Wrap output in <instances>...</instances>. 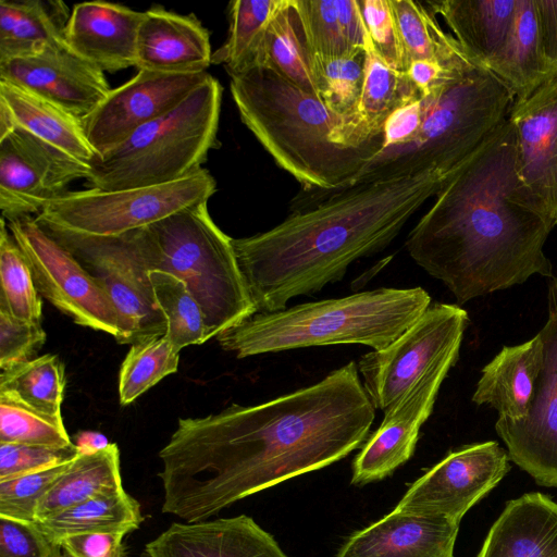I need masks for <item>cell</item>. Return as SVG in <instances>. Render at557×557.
I'll list each match as a JSON object with an SVG mask.
<instances>
[{"label": "cell", "instance_id": "6da1fadb", "mask_svg": "<svg viewBox=\"0 0 557 557\" xmlns=\"http://www.w3.org/2000/svg\"><path fill=\"white\" fill-rule=\"evenodd\" d=\"M374 418L355 361L259 405L180 418L159 451L161 510L186 522L207 520L346 457L367 438Z\"/></svg>", "mask_w": 557, "mask_h": 557}, {"label": "cell", "instance_id": "7a4b0ae2", "mask_svg": "<svg viewBox=\"0 0 557 557\" xmlns=\"http://www.w3.org/2000/svg\"><path fill=\"white\" fill-rule=\"evenodd\" d=\"M553 228L519 180L507 117L442 186L406 249L463 305L535 274L550 278L543 248Z\"/></svg>", "mask_w": 557, "mask_h": 557}, {"label": "cell", "instance_id": "3957f363", "mask_svg": "<svg viewBox=\"0 0 557 557\" xmlns=\"http://www.w3.org/2000/svg\"><path fill=\"white\" fill-rule=\"evenodd\" d=\"M450 177L438 171L313 193L273 228L233 238L257 312L286 308L341 281L356 260L383 250Z\"/></svg>", "mask_w": 557, "mask_h": 557}, {"label": "cell", "instance_id": "277c9868", "mask_svg": "<svg viewBox=\"0 0 557 557\" xmlns=\"http://www.w3.org/2000/svg\"><path fill=\"white\" fill-rule=\"evenodd\" d=\"M230 77L242 122L307 190L324 193L351 185L382 149L383 134L359 147L337 145L344 121L318 96L271 67L257 65Z\"/></svg>", "mask_w": 557, "mask_h": 557}, {"label": "cell", "instance_id": "5b68a950", "mask_svg": "<svg viewBox=\"0 0 557 557\" xmlns=\"http://www.w3.org/2000/svg\"><path fill=\"white\" fill-rule=\"evenodd\" d=\"M430 305L431 297L422 287H381L256 312L215 338L237 358L341 344L380 350L408 330Z\"/></svg>", "mask_w": 557, "mask_h": 557}, {"label": "cell", "instance_id": "8992f818", "mask_svg": "<svg viewBox=\"0 0 557 557\" xmlns=\"http://www.w3.org/2000/svg\"><path fill=\"white\" fill-rule=\"evenodd\" d=\"M424 99L423 119L409 144L374 158L352 184L430 170L451 177L507 119L513 102L509 89L479 64L456 74Z\"/></svg>", "mask_w": 557, "mask_h": 557}, {"label": "cell", "instance_id": "52a82bcc", "mask_svg": "<svg viewBox=\"0 0 557 557\" xmlns=\"http://www.w3.org/2000/svg\"><path fill=\"white\" fill-rule=\"evenodd\" d=\"M150 272L182 280L199 304L208 341L257 312L237 262L233 238L212 220L208 202L132 231Z\"/></svg>", "mask_w": 557, "mask_h": 557}, {"label": "cell", "instance_id": "ba28073f", "mask_svg": "<svg viewBox=\"0 0 557 557\" xmlns=\"http://www.w3.org/2000/svg\"><path fill=\"white\" fill-rule=\"evenodd\" d=\"M222 86L209 76L173 111L143 126L115 149L95 157L88 188L119 190L183 178L216 146Z\"/></svg>", "mask_w": 557, "mask_h": 557}, {"label": "cell", "instance_id": "9c48e42d", "mask_svg": "<svg viewBox=\"0 0 557 557\" xmlns=\"http://www.w3.org/2000/svg\"><path fill=\"white\" fill-rule=\"evenodd\" d=\"M215 191V180L201 168L162 185L66 191L49 202L35 220L83 235L117 236L144 228L190 206L208 202Z\"/></svg>", "mask_w": 557, "mask_h": 557}, {"label": "cell", "instance_id": "30bf717a", "mask_svg": "<svg viewBox=\"0 0 557 557\" xmlns=\"http://www.w3.org/2000/svg\"><path fill=\"white\" fill-rule=\"evenodd\" d=\"M468 324V312L459 305L431 304L391 345L363 355L358 371L374 408L385 412L431 377L447 375Z\"/></svg>", "mask_w": 557, "mask_h": 557}, {"label": "cell", "instance_id": "8fae6325", "mask_svg": "<svg viewBox=\"0 0 557 557\" xmlns=\"http://www.w3.org/2000/svg\"><path fill=\"white\" fill-rule=\"evenodd\" d=\"M39 225L78 260L108 295L119 314V344L165 333L166 323L154 299L150 270L132 232L89 236Z\"/></svg>", "mask_w": 557, "mask_h": 557}, {"label": "cell", "instance_id": "7c38bea8", "mask_svg": "<svg viewBox=\"0 0 557 557\" xmlns=\"http://www.w3.org/2000/svg\"><path fill=\"white\" fill-rule=\"evenodd\" d=\"M41 297L76 324L120 337L115 307L78 260L32 216L7 221Z\"/></svg>", "mask_w": 557, "mask_h": 557}, {"label": "cell", "instance_id": "4fadbf2b", "mask_svg": "<svg viewBox=\"0 0 557 557\" xmlns=\"http://www.w3.org/2000/svg\"><path fill=\"white\" fill-rule=\"evenodd\" d=\"M510 469L508 453L495 441L463 445L414 481L396 510L461 521Z\"/></svg>", "mask_w": 557, "mask_h": 557}, {"label": "cell", "instance_id": "5bb4252c", "mask_svg": "<svg viewBox=\"0 0 557 557\" xmlns=\"http://www.w3.org/2000/svg\"><path fill=\"white\" fill-rule=\"evenodd\" d=\"M89 164L16 127L0 139V210L12 221L42 209L86 180Z\"/></svg>", "mask_w": 557, "mask_h": 557}, {"label": "cell", "instance_id": "9a60e30c", "mask_svg": "<svg viewBox=\"0 0 557 557\" xmlns=\"http://www.w3.org/2000/svg\"><path fill=\"white\" fill-rule=\"evenodd\" d=\"M210 74H163L138 70L111 89L102 102L82 119L85 136L102 157L143 126L173 111Z\"/></svg>", "mask_w": 557, "mask_h": 557}, {"label": "cell", "instance_id": "2e32d148", "mask_svg": "<svg viewBox=\"0 0 557 557\" xmlns=\"http://www.w3.org/2000/svg\"><path fill=\"white\" fill-rule=\"evenodd\" d=\"M540 334L543 362L524 418H498L495 430L507 446L509 460L542 486L557 487V319H548Z\"/></svg>", "mask_w": 557, "mask_h": 557}, {"label": "cell", "instance_id": "e0dca14e", "mask_svg": "<svg viewBox=\"0 0 557 557\" xmlns=\"http://www.w3.org/2000/svg\"><path fill=\"white\" fill-rule=\"evenodd\" d=\"M0 79L37 94L81 120L111 90L104 72L75 53L65 40L0 62Z\"/></svg>", "mask_w": 557, "mask_h": 557}, {"label": "cell", "instance_id": "ac0fdd59", "mask_svg": "<svg viewBox=\"0 0 557 557\" xmlns=\"http://www.w3.org/2000/svg\"><path fill=\"white\" fill-rule=\"evenodd\" d=\"M508 120L516 136L517 173L523 187L557 225V75L523 99Z\"/></svg>", "mask_w": 557, "mask_h": 557}, {"label": "cell", "instance_id": "d6986e66", "mask_svg": "<svg viewBox=\"0 0 557 557\" xmlns=\"http://www.w3.org/2000/svg\"><path fill=\"white\" fill-rule=\"evenodd\" d=\"M148 557H287L251 517L174 522L146 544Z\"/></svg>", "mask_w": 557, "mask_h": 557}, {"label": "cell", "instance_id": "ffe728a7", "mask_svg": "<svg viewBox=\"0 0 557 557\" xmlns=\"http://www.w3.org/2000/svg\"><path fill=\"white\" fill-rule=\"evenodd\" d=\"M446 376L431 377L384 412L381 425L354 460L352 484L364 485L383 480L409 460L414 453L419 431L431 416Z\"/></svg>", "mask_w": 557, "mask_h": 557}, {"label": "cell", "instance_id": "44dd1931", "mask_svg": "<svg viewBox=\"0 0 557 557\" xmlns=\"http://www.w3.org/2000/svg\"><path fill=\"white\" fill-rule=\"evenodd\" d=\"M459 522L394 509L351 534L335 557H454Z\"/></svg>", "mask_w": 557, "mask_h": 557}, {"label": "cell", "instance_id": "7402d4cb", "mask_svg": "<svg viewBox=\"0 0 557 557\" xmlns=\"http://www.w3.org/2000/svg\"><path fill=\"white\" fill-rule=\"evenodd\" d=\"M144 12L106 1L77 3L71 11L65 42L103 72L136 66L137 36Z\"/></svg>", "mask_w": 557, "mask_h": 557}, {"label": "cell", "instance_id": "603a6c76", "mask_svg": "<svg viewBox=\"0 0 557 557\" xmlns=\"http://www.w3.org/2000/svg\"><path fill=\"white\" fill-rule=\"evenodd\" d=\"M210 36L194 15L156 5L144 12L136 67L163 74H198L212 63Z\"/></svg>", "mask_w": 557, "mask_h": 557}, {"label": "cell", "instance_id": "cb8c5ba5", "mask_svg": "<svg viewBox=\"0 0 557 557\" xmlns=\"http://www.w3.org/2000/svg\"><path fill=\"white\" fill-rule=\"evenodd\" d=\"M475 557H557V503L540 492L509 500Z\"/></svg>", "mask_w": 557, "mask_h": 557}, {"label": "cell", "instance_id": "d4e9b609", "mask_svg": "<svg viewBox=\"0 0 557 557\" xmlns=\"http://www.w3.org/2000/svg\"><path fill=\"white\" fill-rule=\"evenodd\" d=\"M543 362L540 332L515 346H504L482 369L472 395L476 405H488L499 417L517 421L525 417Z\"/></svg>", "mask_w": 557, "mask_h": 557}, {"label": "cell", "instance_id": "484cf974", "mask_svg": "<svg viewBox=\"0 0 557 557\" xmlns=\"http://www.w3.org/2000/svg\"><path fill=\"white\" fill-rule=\"evenodd\" d=\"M518 0L426 1L453 30L470 59L487 69L503 46L513 21Z\"/></svg>", "mask_w": 557, "mask_h": 557}, {"label": "cell", "instance_id": "4316f807", "mask_svg": "<svg viewBox=\"0 0 557 557\" xmlns=\"http://www.w3.org/2000/svg\"><path fill=\"white\" fill-rule=\"evenodd\" d=\"M0 100L10 109L16 127L85 163L97 156L85 136L82 120L58 104L2 79Z\"/></svg>", "mask_w": 557, "mask_h": 557}, {"label": "cell", "instance_id": "83f0119b", "mask_svg": "<svg viewBox=\"0 0 557 557\" xmlns=\"http://www.w3.org/2000/svg\"><path fill=\"white\" fill-rule=\"evenodd\" d=\"M487 70L509 89L513 100L528 97L553 78L540 48L534 0L517 1L510 30Z\"/></svg>", "mask_w": 557, "mask_h": 557}, {"label": "cell", "instance_id": "f1b7e54d", "mask_svg": "<svg viewBox=\"0 0 557 557\" xmlns=\"http://www.w3.org/2000/svg\"><path fill=\"white\" fill-rule=\"evenodd\" d=\"M123 488L120 450L115 443L97 453L78 454L38 502L35 521Z\"/></svg>", "mask_w": 557, "mask_h": 557}, {"label": "cell", "instance_id": "f546056e", "mask_svg": "<svg viewBox=\"0 0 557 557\" xmlns=\"http://www.w3.org/2000/svg\"><path fill=\"white\" fill-rule=\"evenodd\" d=\"M70 16L69 7L60 0H1L0 62L65 40Z\"/></svg>", "mask_w": 557, "mask_h": 557}, {"label": "cell", "instance_id": "4dcf8cb0", "mask_svg": "<svg viewBox=\"0 0 557 557\" xmlns=\"http://www.w3.org/2000/svg\"><path fill=\"white\" fill-rule=\"evenodd\" d=\"M314 51L297 0H280L265 29L259 65H265L301 90L318 96Z\"/></svg>", "mask_w": 557, "mask_h": 557}, {"label": "cell", "instance_id": "1f68e13d", "mask_svg": "<svg viewBox=\"0 0 557 557\" xmlns=\"http://www.w3.org/2000/svg\"><path fill=\"white\" fill-rule=\"evenodd\" d=\"M420 97L406 72L388 66L374 50L366 52L361 100L346 146L359 147L381 136L391 114Z\"/></svg>", "mask_w": 557, "mask_h": 557}, {"label": "cell", "instance_id": "d6a6232c", "mask_svg": "<svg viewBox=\"0 0 557 557\" xmlns=\"http://www.w3.org/2000/svg\"><path fill=\"white\" fill-rule=\"evenodd\" d=\"M405 57V72L414 60H433L448 70L474 63L455 37L446 34L435 13L421 1L389 0Z\"/></svg>", "mask_w": 557, "mask_h": 557}, {"label": "cell", "instance_id": "836d02e7", "mask_svg": "<svg viewBox=\"0 0 557 557\" xmlns=\"http://www.w3.org/2000/svg\"><path fill=\"white\" fill-rule=\"evenodd\" d=\"M144 521L139 503L125 490L91 498L41 521L40 529L53 542L66 536L96 532L137 530Z\"/></svg>", "mask_w": 557, "mask_h": 557}, {"label": "cell", "instance_id": "e575fe53", "mask_svg": "<svg viewBox=\"0 0 557 557\" xmlns=\"http://www.w3.org/2000/svg\"><path fill=\"white\" fill-rule=\"evenodd\" d=\"M65 384L64 363L59 356L47 354L2 370L0 399L63 420Z\"/></svg>", "mask_w": 557, "mask_h": 557}, {"label": "cell", "instance_id": "d590c367", "mask_svg": "<svg viewBox=\"0 0 557 557\" xmlns=\"http://www.w3.org/2000/svg\"><path fill=\"white\" fill-rule=\"evenodd\" d=\"M280 0H235L228 3V33L212 53V63L222 64L230 76L260 63L268 24Z\"/></svg>", "mask_w": 557, "mask_h": 557}, {"label": "cell", "instance_id": "8d00e7d4", "mask_svg": "<svg viewBox=\"0 0 557 557\" xmlns=\"http://www.w3.org/2000/svg\"><path fill=\"white\" fill-rule=\"evenodd\" d=\"M364 66L366 51L361 49L342 57L314 55L317 95L330 111L344 121L335 139L341 146H346L348 132L358 113Z\"/></svg>", "mask_w": 557, "mask_h": 557}, {"label": "cell", "instance_id": "74e56055", "mask_svg": "<svg viewBox=\"0 0 557 557\" xmlns=\"http://www.w3.org/2000/svg\"><path fill=\"white\" fill-rule=\"evenodd\" d=\"M156 302L165 320V336L176 351L208 341L203 312L187 285L175 275L151 271Z\"/></svg>", "mask_w": 557, "mask_h": 557}, {"label": "cell", "instance_id": "f35d334b", "mask_svg": "<svg viewBox=\"0 0 557 557\" xmlns=\"http://www.w3.org/2000/svg\"><path fill=\"white\" fill-rule=\"evenodd\" d=\"M180 352L165 334L152 335L132 344L119 374L120 403L126 406L178 368Z\"/></svg>", "mask_w": 557, "mask_h": 557}, {"label": "cell", "instance_id": "ab89813d", "mask_svg": "<svg viewBox=\"0 0 557 557\" xmlns=\"http://www.w3.org/2000/svg\"><path fill=\"white\" fill-rule=\"evenodd\" d=\"M1 216L0 232V308L11 315L40 324L42 302L29 264Z\"/></svg>", "mask_w": 557, "mask_h": 557}, {"label": "cell", "instance_id": "60d3db41", "mask_svg": "<svg viewBox=\"0 0 557 557\" xmlns=\"http://www.w3.org/2000/svg\"><path fill=\"white\" fill-rule=\"evenodd\" d=\"M0 443L66 448L74 445L63 420L0 399Z\"/></svg>", "mask_w": 557, "mask_h": 557}, {"label": "cell", "instance_id": "b9f144b4", "mask_svg": "<svg viewBox=\"0 0 557 557\" xmlns=\"http://www.w3.org/2000/svg\"><path fill=\"white\" fill-rule=\"evenodd\" d=\"M70 462L1 481L0 517L35 521L38 502L65 471Z\"/></svg>", "mask_w": 557, "mask_h": 557}, {"label": "cell", "instance_id": "7bdbcfd3", "mask_svg": "<svg viewBox=\"0 0 557 557\" xmlns=\"http://www.w3.org/2000/svg\"><path fill=\"white\" fill-rule=\"evenodd\" d=\"M314 54L342 57L356 50L348 47L338 22L335 0H297Z\"/></svg>", "mask_w": 557, "mask_h": 557}, {"label": "cell", "instance_id": "ee69618b", "mask_svg": "<svg viewBox=\"0 0 557 557\" xmlns=\"http://www.w3.org/2000/svg\"><path fill=\"white\" fill-rule=\"evenodd\" d=\"M374 52L388 66L405 72V57L389 0H358Z\"/></svg>", "mask_w": 557, "mask_h": 557}, {"label": "cell", "instance_id": "f6af8a7d", "mask_svg": "<svg viewBox=\"0 0 557 557\" xmlns=\"http://www.w3.org/2000/svg\"><path fill=\"white\" fill-rule=\"evenodd\" d=\"M78 454L75 445L54 448L0 443V482L70 462Z\"/></svg>", "mask_w": 557, "mask_h": 557}, {"label": "cell", "instance_id": "bcb514c9", "mask_svg": "<svg viewBox=\"0 0 557 557\" xmlns=\"http://www.w3.org/2000/svg\"><path fill=\"white\" fill-rule=\"evenodd\" d=\"M46 338L41 323L23 321L0 308V370L36 358Z\"/></svg>", "mask_w": 557, "mask_h": 557}, {"label": "cell", "instance_id": "7dc6e473", "mask_svg": "<svg viewBox=\"0 0 557 557\" xmlns=\"http://www.w3.org/2000/svg\"><path fill=\"white\" fill-rule=\"evenodd\" d=\"M36 521L0 517V557H63Z\"/></svg>", "mask_w": 557, "mask_h": 557}, {"label": "cell", "instance_id": "c3c4849f", "mask_svg": "<svg viewBox=\"0 0 557 557\" xmlns=\"http://www.w3.org/2000/svg\"><path fill=\"white\" fill-rule=\"evenodd\" d=\"M125 532H96L66 536L60 545L67 557H125Z\"/></svg>", "mask_w": 557, "mask_h": 557}, {"label": "cell", "instance_id": "681fc988", "mask_svg": "<svg viewBox=\"0 0 557 557\" xmlns=\"http://www.w3.org/2000/svg\"><path fill=\"white\" fill-rule=\"evenodd\" d=\"M540 48L552 74L557 75V0H534Z\"/></svg>", "mask_w": 557, "mask_h": 557}, {"label": "cell", "instance_id": "f907efd6", "mask_svg": "<svg viewBox=\"0 0 557 557\" xmlns=\"http://www.w3.org/2000/svg\"><path fill=\"white\" fill-rule=\"evenodd\" d=\"M338 22L348 47L366 52L373 50L358 0H335Z\"/></svg>", "mask_w": 557, "mask_h": 557}, {"label": "cell", "instance_id": "816d5d0a", "mask_svg": "<svg viewBox=\"0 0 557 557\" xmlns=\"http://www.w3.org/2000/svg\"><path fill=\"white\" fill-rule=\"evenodd\" d=\"M468 67L448 70L433 60H414L408 65L406 73L419 91L420 96L424 98L431 95L437 87L446 83L453 76Z\"/></svg>", "mask_w": 557, "mask_h": 557}, {"label": "cell", "instance_id": "f5cc1de1", "mask_svg": "<svg viewBox=\"0 0 557 557\" xmlns=\"http://www.w3.org/2000/svg\"><path fill=\"white\" fill-rule=\"evenodd\" d=\"M79 454H92L110 445L108 438L100 432L83 431L75 435V443Z\"/></svg>", "mask_w": 557, "mask_h": 557}, {"label": "cell", "instance_id": "db71d44e", "mask_svg": "<svg viewBox=\"0 0 557 557\" xmlns=\"http://www.w3.org/2000/svg\"><path fill=\"white\" fill-rule=\"evenodd\" d=\"M16 128L14 117L8 106L0 100V139Z\"/></svg>", "mask_w": 557, "mask_h": 557}, {"label": "cell", "instance_id": "11a10c76", "mask_svg": "<svg viewBox=\"0 0 557 557\" xmlns=\"http://www.w3.org/2000/svg\"><path fill=\"white\" fill-rule=\"evenodd\" d=\"M548 315L557 319V274L553 275L548 282Z\"/></svg>", "mask_w": 557, "mask_h": 557}]
</instances>
